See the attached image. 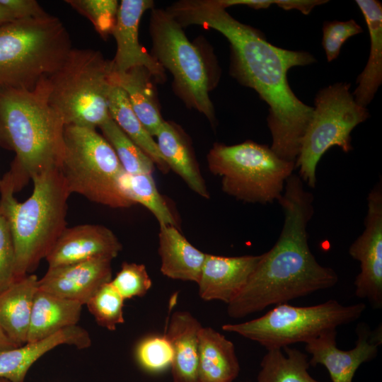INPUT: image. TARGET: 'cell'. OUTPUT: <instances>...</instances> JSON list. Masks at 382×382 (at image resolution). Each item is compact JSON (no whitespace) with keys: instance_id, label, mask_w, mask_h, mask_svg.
I'll list each match as a JSON object with an SVG mask.
<instances>
[{"instance_id":"cell-1","label":"cell","mask_w":382,"mask_h":382,"mask_svg":"<svg viewBox=\"0 0 382 382\" xmlns=\"http://www.w3.org/2000/svg\"><path fill=\"white\" fill-rule=\"evenodd\" d=\"M170 12L183 28L196 25L214 29L228 40L231 75L255 90L269 105L271 149L280 158L295 163L313 108L292 91L287 72L294 66L316 62L314 57L272 45L260 31L231 16L217 0L179 1Z\"/></svg>"},{"instance_id":"cell-2","label":"cell","mask_w":382,"mask_h":382,"mask_svg":"<svg viewBox=\"0 0 382 382\" xmlns=\"http://www.w3.org/2000/svg\"><path fill=\"white\" fill-rule=\"evenodd\" d=\"M284 223L274 245L260 258L247 283L228 304V316L245 318L277 306L330 289L338 282L335 271L320 265L308 245L307 227L313 209V195L296 174L286 181L278 200Z\"/></svg>"},{"instance_id":"cell-3","label":"cell","mask_w":382,"mask_h":382,"mask_svg":"<svg viewBox=\"0 0 382 382\" xmlns=\"http://www.w3.org/2000/svg\"><path fill=\"white\" fill-rule=\"evenodd\" d=\"M49 91L48 77L32 89L0 86V145L15 153L8 172L16 192L29 178L61 166L65 124Z\"/></svg>"},{"instance_id":"cell-4","label":"cell","mask_w":382,"mask_h":382,"mask_svg":"<svg viewBox=\"0 0 382 382\" xmlns=\"http://www.w3.org/2000/svg\"><path fill=\"white\" fill-rule=\"evenodd\" d=\"M32 180V195L18 202L9 172L0 179V204L9 221L15 249V282L37 267L66 228L71 193L60 169L45 170Z\"/></svg>"},{"instance_id":"cell-5","label":"cell","mask_w":382,"mask_h":382,"mask_svg":"<svg viewBox=\"0 0 382 382\" xmlns=\"http://www.w3.org/2000/svg\"><path fill=\"white\" fill-rule=\"evenodd\" d=\"M72 48L65 26L50 14L0 25V86L33 88L62 65Z\"/></svg>"},{"instance_id":"cell-6","label":"cell","mask_w":382,"mask_h":382,"mask_svg":"<svg viewBox=\"0 0 382 382\" xmlns=\"http://www.w3.org/2000/svg\"><path fill=\"white\" fill-rule=\"evenodd\" d=\"M112 60L92 49L72 48L48 77L49 102L65 125L96 129L110 118Z\"/></svg>"},{"instance_id":"cell-7","label":"cell","mask_w":382,"mask_h":382,"mask_svg":"<svg viewBox=\"0 0 382 382\" xmlns=\"http://www.w3.org/2000/svg\"><path fill=\"white\" fill-rule=\"evenodd\" d=\"M207 160L210 172L221 178L223 192L246 203L278 202L295 169L294 162L250 140L230 146L214 144Z\"/></svg>"},{"instance_id":"cell-8","label":"cell","mask_w":382,"mask_h":382,"mask_svg":"<svg viewBox=\"0 0 382 382\" xmlns=\"http://www.w3.org/2000/svg\"><path fill=\"white\" fill-rule=\"evenodd\" d=\"M64 144L59 169L71 194L112 208L134 205L120 191L124 170L116 154L96 129L65 125Z\"/></svg>"},{"instance_id":"cell-9","label":"cell","mask_w":382,"mask_h":382,"mask_svg":"<svg viewBox=\"0 0 382 382\" xmlns=\"http://www.w3.org/2000/svg\"><path fill=\"white\" fill-rule=\"evenodd\" d=\"M365 308L364 303L345 306L334 299L309 306L284 303L260 318L224 324L221 328L256 342L267 350L283 349L297 342L306 343L327 331L352 323Z\"/></svg>"},{"instance_id":"cell-10","label":"cell","mask_w":382,"mask_h":382,"mask_svg":"<svg viewBox=\"0 0 382 382\" xmlns=\"http://www.w3.org/2000/svg\"><path fill=\"white\" fill-rule=\"evenodd\" d=\"M350 84L338 82L320 89L316 96L311 117L301 138L295 168L311 187L316 185L318 164L331 147L345 153L352 150L351 132L369 114L349 91Z\"/></svg>"},{"instance_id":"cell-11","label":"cell","mask_w":382,"mask_h":382,"mask_svg":"<svg viewBox=\"0 0 382 382\" xmlns=\"http://www.w3.org/2000/svg\"><path fill=\"white\" fill-rule=\"evenodd\" d=\"M149 28L153 56L172 74L175 93L187 106L214 122V108L209 93L210 82L198 47L166 10L151 9Z\"/></svg>"},{"instance_id":"cell-12","label":"cell","mask_w":382,"mask_h":382,"mask_svg":"<svg viewBox=\"0 0 382 382\" xmlns=\"http://www.w3.org/2000/svg\"><path fill=\"white\" fill-rule=\"evenodd\" d=\"M349 255L360 263L354 282L355 295L367 299L372 307L382 306V183L381 180L367 197L364 230L351 244Z\"/></svg>"},{"instance_id":"cell-13","label":"cell","mask_w":382,"mask_h":382,"mask_svg":"<svg viewBox=\"0 0 382 382\" xmlns=\"http://www.w3.org/2000/svg\"><path fill=\"white\" fill-rule=\"evenodd\" d=\"M336 335L337 330H331L305 343L311 356L309 364L325 366L332 382H352L359 367L376 357L381 332L379 329L372 332L363 324L358 326L355 346L349 350L337 348Z\"/></svg>"},{"instance_id":"cell-14","label":"cell","mask_w":382,"mask_h":382,"mask_svg":"<svg viewBox=\"0 0 382 382\" xmlns=\"http://www.w3.org/2000/svg\"><path fill=\"white\" fill-rule=\"evenodd\" d=\"M154 8L151 0H122L120 3L117 21L112 35L116 42V53L112 60L115 73L125 72L136 66L146 69L154 80L166 79L165 69L139 41V23L144 13Z\"/></svg>"},{"instance_id":"cell-15","label":"cell","mask_w":382,"mask_h":382,"mask_svg":"<svg viewBox=\"0 0 382 382\" xmlns=\"http://www.w3.org/2000/svg\"><path fill=\"white\" fill-rule=\"evenodd\" d=\"M122 249L115 233L96 224L66 228L45 259L48 268L61 267L93 259L112 260Z\"/></svg>"},{"instance_id":"cell-16","label":"cell","mask_w":382,"mask_h":382,"mask_svg":"<svg viewBox=\"0 0 382 382\" xmlns=\"http://www.w3.org/2000/svg\"><path fill=\"white\" fill-rule=\"evenodd\" d=\"M111 262L98 258L48 268L39 279V289L86 305L101 286L112 280Z\"/></svg>"},{"instance_id":"cell-17","label":"cell","mask_w":382,"mask_h":382,"mask_svg":"<svg viewBox=\"0 0 382 382\" xmlns=\"http://www.w3.org/2000/svg\"><path fill=\"white\" fill-rule=\"evenodd\" d=\"M260 258V255L226 257L206 253L197 283L199 297L228 304L244 287Z\"/></svg>"},{"instance_id":"cell-18","label":"cell","mask_w":382,"mask_h":382,"mask_svg":"<svg viewBox=\"0 0 382 382\" xmlns=\"http://www.w3.org/2000/svg\"><path fill=\"white\" fill-rule=\"evenodd\" d=\"M62 345L84 349L91 345V340L88 332L76 325L45 339L4 351L0 353V378L11 382H24L33 364L45 354Z\"/></svg>"},{"instance_id":"cell-19","label":"cell","mask_w":382,"mask_h":382,"mask_svg":"<svg viewBox=\"0 0 382 382\" xmlns=\"http://www.w3.org/2000/svg\"><path fill=\"white\" fill-rule=\"evenodd\" d=\"M202 325L187 311H175L165 334L173 350L170 366L173 382H199V333Z\"/></svg>"},{"instance_id":"cell-20","label":"cell","mask_w":382,"mask_h":382,"mask_svg":"<svg viewBox=\"0 0 382 382\" xmlns=\"http://www.w3.org/2000/svg\"><path fill=\"white\" fill-rule=\"evenodd\" d=\"M39 279L30 274L0 294V327L17 347L28 341L33 301Z\"/></svg>"},{"instance_id":"cell-21","label":"cell","mask_w":382,"mask_h":382,"mask_svg":"<svg viewBox=\"0 0 382 382\" xmlns=\"http://www.w3.org/2000/svg\"><path fill=\"white\" fill-rule=\"evenodd\" d=\"M158 254L161 273L172 279L197 283L206 253L192 245L172 225L159 226Z\"/></svg>"},{"instance_id":"cell-22","label":"cell","mask_w":382,"mask_h":382,"mask_svg":"<svg viewBox=\"0 0 382 382\" xmlns=\"http://www.w3.org/2000/svg\"><path fill=\"white\" fill-rule=\"evenodd\" d=\"M240 364L233 343L212 327L199 333V382H233Z\"/></svg>"},{"instance_id":"cell-23","label":"cell","mask_w":382,"mask_h":382,"mask_svg":"<svg viewBox=\"0 0 382 382\" xmlns=\"http://www.w3.org/2000/svg\"><path fill=\"white\" fill-rule=\"evenodd\" d=\"M155 137L159 151L169 168L191 190L209 199V191L185 134L174 123L164 121Z\"/></svg>"},{"instance_id":"cell-24","label":"cell","mask_w":382,"mask_h":382,"mask_svg":"<svg viewBox=\"0 0 382 382\" xmlns=\"http://www.w3.org/2000/svg\"><path fill=\"white\" fill-rule=\"evenodd\" d=\"M356 4L365 18L371 43L368 62L352 95L359 105L366 108L382 83V5L376 0H357Z\"/></svg>"},{"instance_id":"cell-25","label":"cell","mask_w":382,"mask_h":382,"mask_svg":"<svg viewBox=\"0 0 382 382\" xmlns=\"http://www.w3.org/2000/svg\"><path fill=\"white\" fill-rule=\"evenodd\" d=\"M83 304L38 289L32 309L27 342L45 339L77 325Z\"/></svg>"},{"instance_id":"cell-26","label":"cell","mask_w":382,"mask_h":382,"mask_svg":"<svg viewBox=\"0 0 382 382\" xmlns=\"http://www.w3.org/2000/svg\"><path fill=\"white\" fill-rule=\"evenodd\" d=\"M149 71L136 66L125 72H112V81L126 93L131 106L146 129L155 137L164 122Z\"/></svg>"},{"instance_id":"cell-27","label":"cell","mask_w":382,"mask_h":382,"mask_svg":"<svg viewBox=\"0 0 382 382\" xmlns=\"http://www.w3.org/2000/svg\"><path fill=\"white\" fill-rule=\"evenodd\" d=\"M114 84V83H113ZM110 117L163 173L170 170L154 140L134 113L125 91L113 85L108 97Z\"/></svg>"},{"instance_id":"cell-28","label":"cell","mask_w":382,"mask_h":382,"mask_svg":"<svg viewBox=\"0 0 382 382\" xmlns=\"http://www.w3.org/2000/svg\"><path fill=\"white\" fill-rule=\"evenodd\" d=\"M308 356L296 348L267 350L260 362L257 382H320L308 370Z\"/></svg>"},{"instance_id":"cell-29","label":"cell","mask_w":382,"mask_h":382,"mask_svg":"<svg viewBox=\"0 0 382 382\" xmlns=\"http://www.w3.org/2000/svg\"><path fill=\"white\" fill-rule=\"evenodd\" d=\"M119 187L123 195L134 204L139 203L148 209L159 226H177L175 217L159 193L151 173L129 174L123 171L119 178Z\"/></svg>"},{"instance_id":"cell-30","label":"cell","mask_w":382,"mask_h":382,"mask_svg":"<svg viewBox=\"0 0 382 382\" xmlns=\"http://www.w3.org/2000/svg\"><path fill=\"white\" fill-rule=\"evenodd\" d=\"M99 127L103 137L114 149L125 173H153L156 166L152 160L123 132L111 117Z\"/></svg>"},{"instance_id":"cell-31","label":"cell","mask_w":382,"mask_h":382,"mask_svg":"<svg viewBox=\"0 0 382 382\" xmlns=\"http://www.w3.org/2000/svg\"><path fill=\"white\" fill-rule=\"evenodd\" d=\"M124 301L110 282L101 286L86 306L100 326L113 331L125 322Z\"/></svg>"},{"instance_id":"cell-32","label":"cell","mask_w":382,"mask_h":382,"mask_svg":"<svg viewBox=\"0 0 382 382\" xmlns=\"http://www.w3.org/2000/svg\"><path fill=\"white\" fill-rule=\"evenodd\" d=\"M134 356L138 365L144 371L158 374L170 368L173 350L165 335H151L137 343Z\"/></svg>"},{"instance_id":"cell-33","label":"cell","mask_w":382,"mask_h":382,"mask_svg":"<svg viewBox=\"0 0 382 382\" xmlns=\"http://www.w3.org/2000/svg\"><path fill=\"white\" fill-rule=\"evenodd\" d=\"M72 8L86 16L104 39L115 28L119 5L116 0H66Z\"/></svg>"},{"instance_id":"cell-34","label":"cell","mask_w":382,"mask_h":382,"mask_svg":"<svg viewBox=\"0 0 382 382\" xmlns=\"http://www.w3.org/2000/svg\"><path fill=\"white\" fill-rule=\"evenodd\" d=\"M110 282L125 300L142 297L152 286V280L145 265L134 262H124Z\"/></svg>"},{"instance_id":"cell-35","label":"cell","mask_w":382,"mask_h":382,"mask_svg":"<svg viewBox=\"0 0 382 382\" xmlns=\"http://www.w3.org/2000/svg\"><path fill=\"white\" fill-rule=\"evenodd\" d=\"M363 29L354 20L325 21L323 25L322 45L328 62L335 59L342 45L348 38L361 33Z\"/></svg>"},{"instance_id":"cell-36","label":"cell","mask_w":382,"mask_h":382,"mask_svg":"<svg viewBox=\"0 0 382 382\" xmlns=\"http://www.w3.org/2000/svg\"><path fill=\"white\" fill-rule=\"evenodd\" d=\"M15 249L8 219L0 204V294L15 282Z\"/></svg>"},{"instance_id":"cell-37","label":"cell","mask_w":382,"mask_h":382,"mask_svg":"<svg viewBox=\"0 0 382 382\" xmlns=\"http://www.w3.org/2000/svg\"><path fill=\"white\" fill-rule=\"evenodd\" d=\"M14 20L37 18L48 15L35 0H0Z\"/></svg>"},{"instance_id":"cell-38","label":"cell","mask_w":382,"mask_h":382,"mask_svg":"<svg viewBox=\"0 0 382 382\" xmlns=\"http://www.w3.org/2000/svg\"><path fill=\"white\" fill-rule=\"evenodd\" d=\"M328 2L323 0H273V4L282 9L289 11L296 9L305 15H308L316 6Z\"/></svg>"},{"instance_id":"cell-39","label":"cell","mask_w":382,"mask_h":382,"mask_svg":"<svg viewBox=\"0 0 382 382\" xmlns=\"http://www.w3.org/2000/svg\"><path fill=\"white\" fill-rule=\"evenodd\" d=\"M224 8L235 5H244L254 9L267 8L273 4V0H217Z\"/></svg>"},{"instance_id":"cell-40","label":"cell","mask_w":382,"mask_h":382,"mask_svg":"<svg viewBox=\"0 0 382 382\" xmlns=\"http://www.w3.org/2000/svg\"><path fill=\"white\" fill-rule=\"evenodd\" d=\"M16 347H18L10 340L0 327V353Z\"/></svg>"},{"instance_id":"cell-41","label":"cell","mask_w":382,"mask_h":382,"mask_svg":"<svg viewBox=\"0 0 382 382\" xmlns=\"http://www.w3.org/2000/svg\"><path fill=\"white\" fill-rule=\"evenodd\" d=\"M15 21L11 15L0 4V25Z\"/></svg>"},{"instance_id":"cell-42","label":"cell","mask_w":382,"mask_h":382,"mask_svg":"<svg viewBox=\"0 0 382 382\" xmlns=\"http://www.w3.org/2000/svg\"><path fill=\"white\" fill-rule=\"evenodd\" d=\"M0 382H11V381L6 378H0Z\"/></svg>"}]
</instances>
